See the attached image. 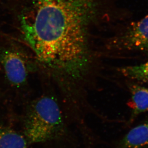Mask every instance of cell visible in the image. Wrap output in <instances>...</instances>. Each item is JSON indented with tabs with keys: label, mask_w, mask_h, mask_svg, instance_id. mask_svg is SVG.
I'll list each match as a JSON object with an SVG mask.
<instances>
[{
	"label": "cell",
	"mask_w": 148,
	"mask_h": 148,
	"mask_svg": "<svg viewBox=\"0 0 148 148\" xmlns=\"http://www.w3.org/2000/svg\"><path fill=\"white\" fill-rule=\"evenodd\" d=\"M99 0H28L18 16L22 38L38 62L82 84L89 70L88 31Z\"/></svg>",
	"instance_id": "cell-1"
},
{
	"label": "cell",
	"mask_w": 148,
	"mask_h": 148,
	"mask_svg": "<svg viewBox=\"0 0 148 148\" xmlns=\"http://www.w3.org/2000/svg\"><path fill=\"white\" fill-rule=\"evenodd\" d=\"M65 133L64 123L57 101L49 97L35 101L25 119L27 140L31 143H42L62 137Z\"/></svg>",
	"instance_id": "cell-2"
},
{
	"label": "cell",
	"mask_w": 148,
	"mask_h": 148,
	"mask_svg": "<svg viewBox=\"0 0 148 148\" xmlns=\"http://www.w3.org/2000/svg\"><path fill=\"white\" fill-rule=\"evenodd\" d=\"M110 45L117 50L148 52V14L130 24L114 38Z\"/></svg>",
	"instance_id": "cell-3"
},
{
	"label": "cell",
	"mask_w": 148,
	"mask_h": 148,
	"mask_svg": "<svg viewBox=\"0 0 148 148\" xmlns=\"http://www.w3.org/2000/svg\"><path fill=\"white\" fill-rule=\"evenodd\" d=\"M0 63L7 80L12 84L19 86L25 82L28 75L27 59L18 48L10 46L1 49Z\"/></svg>",
	"instance_id": "cell-4"
},
{
	"label": "cell",
	"mask_w": 148,
	"mask_h": 148,
	"mask_svg": "<svg viewBox=\"0 0 148 148\" xmlns=\"http://www.w3.org/2000/svg\"><path fill=\"white\" fill-rule=\"evenodd\" d=\"M129 88L130 94L129 106L132 110L129 121L130 123L139 115L148 111V87L131 84Z\"/></svg>",
	"instance_id": "cell-5"
},
{
	"label": "cell",
	"mask_w": 148,
	"mask_h": 148,
	"mask_svg": "<svg viewBox=\"0 0 148 148\" xmlns=\"http://www.w3.org/2000/svg\"><path fill=\"white\" fill-rule=\"evenodd\" d=\"M148 148V121L133 127L119 140L117 148Z\"/></svg>",
	"instance_id": "cell-6"
},
{
	"label": "cell",
	"mask_w": 148,
	"mask_h": 148,
	"mask_svg": "<svg viewBox=\"0 0 148 148\" xmlns=\"http://www.w3.org/2000/svg\"><path fill=\"white\" fill-rule=\"evenodd\" d=\"M27 140L11 129L0 127V148H27Z\"/></svg>",
	"instance_id": "cell-7"
},
{
	"label": "cell",
	"mask_w": 148,
	"mask_h": 148,
	"mask_svg": "<svg viewBox=\"0 0 148 148\" xmlns=\"http://www.w3.org/2000/svg\"><path fill=\"white\" fill-rule=\"evenodd\" d=\"M117 71L123 76L130 80L148 82V62L136 65L121 67Z\"/></svg>",
	"instance_id": "cell-8"
}]
</instances>
